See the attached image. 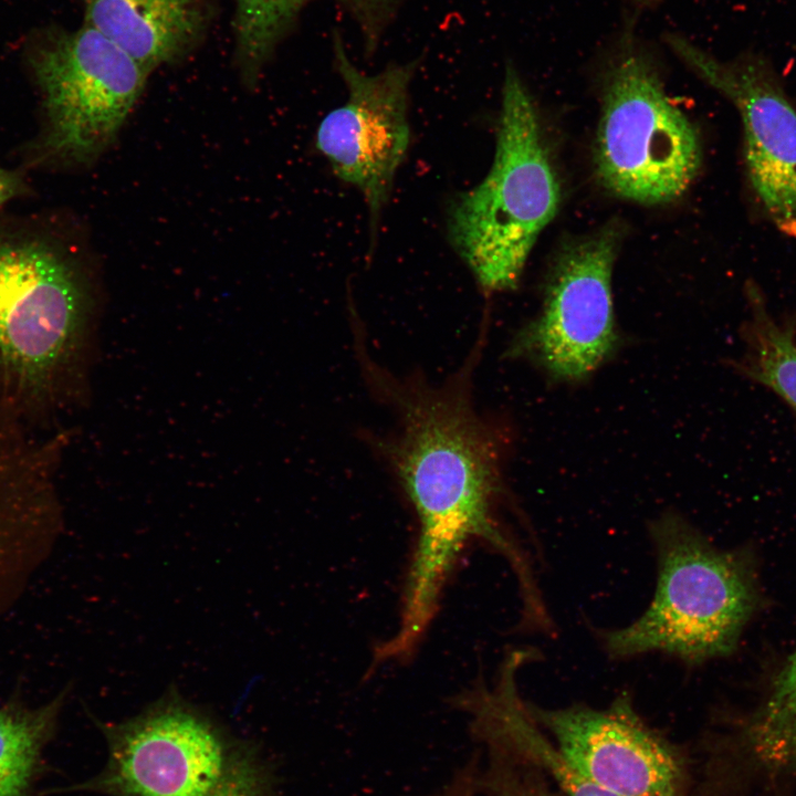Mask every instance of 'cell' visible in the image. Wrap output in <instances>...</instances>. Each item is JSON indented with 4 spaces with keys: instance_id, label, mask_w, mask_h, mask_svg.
I'll list each match as a JSON object with an SVG mask.
<instances>
[{
    "instance_id": "cell-1",
    "label": "cell",
    "mask_w": 796,
    "mask_h": 796,
    "mask_svg": "<svg viewBox=\"0 0 796 796\" xmlns=\"http://www.w3.org/2000/svg\"><path fill=\"white\" fill-rule=\"evenodd\" d=\"M363 376L376 398L396 416L392 433L373 440L412 505L419 532L402 595L400 624L428 630L459 556L481 540L512 565L521 585L535 578L522 548L503 530V441L474 409L471 377L480 345L441 385L418 376L397 377L367 353L363 329L353 324Z\"/></svg>"
},
{
    "instance_id": "cell-2",
    "label": "cell",
    "mask_w": 796,
    "mask_h": 796,
    "mask_svg": "<svg viewBox=\"0 0 796 796\" xmlns=\"http://www.w3.org/2000/svg\"><path fill=\"white\" fill-rule=\"evenodd\" d=\"M105 767L67 788L106 796H281L256 745L169 689L133 718L96 721Z\"/></svg>"
},
{
    "instance_id": "cell-3",
    "label": "cell",
    "mask_w": 796,
    "mask_h": 796,
    "mask_svg": "<svg viewBox=\"0 0 796 796\" xmlns=\"http://www.w3.org/2000/svg\"><path fill=\"white\" fill-rule=\"evenodd\" d=\"M86 284L57 251L0 240V418L83 383L94 327Z\"/></svg>"
},
{
    "instance_id": "cell-4",
    "label": "cell",
    "mask_w": 796,
    "mask_h": 796,
    "mask_svg": "<svg viewBox=\"0 0 796 796\" xmlns=\"http://www.w3.org/2000/svg\"><path fill=\"white\" fill-rule=\"evenodd\" d=\"M559 202L561 186L535 105L507 65L491 169L454 199L448 217L449 240L482 292L490 295L516 286Z\"/></svg>"
},
{
    "instance_id": "cell-5",
    "label": "cell",
    "mask_w": 796,
    "mask_h": 796,
    "mask_svg": "<svg viewBox=\"0 0 796 796\" xmlns=\"http://www.w3.org/2000/svg\"><path fill=\"white\" fill-rule=\"evenodd\" d=\"M657 584L643 614L601 632L606 653L625 659L662 652L693 666L733 651L756 605L752 574L675 512L650 523Z\"/></svg>"
},
{
    "instance_id": "cell-6",
    "label": "cell",
    "mask_w": 796,
    "mask_h": 796,
    "mask_svg": "<svg viewBox=\"0 0 796 796\" xmlns=\"http://www.w3.org/2000/svg\"><path fill=\"white\" fill-rule=\"evenodd\" d=\"M594 158L604 187L645 205L682 196L701 165L695 127L668 97L653 62L627 35L605 75Z\"/></svg>"
},
{
    "instance_id": "cell-7",
    "label": "cell",
    "mask_w": 796,
    "mask_h": 796,
    "mask_svg": "<svg viewBox=\"0 0 796 796\" xmlns=\"http://www.w3.org/2000/svg\"><path fill=\"white\" fill-rule=\"evenodd\" d=\"M30 44L48 116L45 150L69 164L96 159L116 140L148 73L86 23L44 29Z\"/></svg>"
},
{
    "instance_id": "cell-8",
    "label": "cell",
    "mask_w": 796,
    "mask_h": 796,
    "mask_svg": "<svg viewBox=\"0 0 796 796\" xmlns=\"http://www.w3.org/2000/svg\"><path fill=\"white\" fill-rule=\"evenodd\" d=\"M618 229L580 239L557 258L538 314L510 342L505 357L534 364L551 380L579 383L617 352L611 277Z\"/></svg>"
},
{
    "instance_id": "cell-9",
    "label": "cell",
    "mask_w": 796,
    "mask_h": 796,
    "mask_svg": "<svg viewBox=\"0 0 796 796\" xmlns=\"http://www.w3.org/2000/svg\"><path fill=\"white\" fill-rule=\"evenodd\" d=\"M528 710L563 755L617 796H692L690 760L681 745L650 726L624 692L608 706L575 703Z\"/></svg>"
},
{
    "instance_id": "cell-10",
    "label": "cell",
    "mask_w": 796,
    "mask_h": 796,
    "mask_svg": "<svg viewBox=\"0 0 796 796\" xmlns=\"http://www.w3.org/2000/svg\"><path fill=\"white\" fill-rule=\"evenodd\" d=\"M667 43L737 111L752 188L776 229L796 238V107L772 64L756 52L721 60L677 34Z\"/></svg>"
},
{
    "instance_id": "cell-11",
    "label": "cell",
    "mask_w": 796,
    "mask_h": 796,
    "mask_svg": "<svg viewBox=\"0 0 796 796\" xmlns=\"http://www.w3.org/2000/svg\"><path fill=\"white\" fill-rule=\"evenodd\" d=\"M334 53L348 97L321 122L316 147L334 174L362 192L374 233L408 151V95L417 63L391 64L369 75L350 62L336 38Z\"/></svg>"
},
{
    "instance_id": "cell-12",
    "label": "cell",
    "mask_w": 796,
    "mask_h": 796,
    "mask_svg": "<svg viewBox=\"0 0 796 796\" xmlns=\"http://www.w3.org/2000/svg\"><path fill=\"white\" fill-rule=\"evenodd\" d=\"M535 656L532 649L507 653L492 682L476 681L451 700L452 706L468 716L469 732L482 747L503 750L533 763L565 796H617L579 772L531 714L519 692L516 674Z\"/></svg>"
},
{
    "instance_id": "cell-13",
    "label": "cell",
    "mask_w": 796,
    "mask_h": 796,
    "mask_svg": "<svg viewBox=\"0 0 796 796\" xmlns=\"http://www.w3.org/2000/svg\"><path fill=\"white\" fill-rule=\"evenodd\" d=\"M85 23L129 54L148 74L181 60L206 24L198 0H82Z\"/></svg>"
},
{
    "instance_id": "cell-14",
    "label": "cell",
    "mask_w": 796,
    "mask_h": 796,
    "mask_svg": "<svg viewBox=\"0 0 796 796\" xmlns=\"http://www.w3.org/2000/svg\"><path fill=\"white\" fill-rule=\"evenodd\" d=\"M746 292L751 316L743 328L746 349L740 363L741 369L796 410V342L793 328L776 323L754 284H748Z\"/></svg>"
},
{
    "instance_id": "cell-15",
    "label": "cell",
    "mask_w": 796,
    "mask_h": 796,
    "mask_svg": "<svg viewBox=\"0 0 796 796\" xmlns=\"http://www.w3.org/2000/svg\"><path fill=\"white\" fill-rule=\"evenodd\" d=\"M64 700L65 691L35 709L0 708V796H25Z\"/></svg>"
},
{
    "instance_id": "cell-16",
    "label": "cell",
    "mask_w": 796,
    "mask_h": 796,
    "mask_svg": "<svg viewBox=\"0 0 796 796\" xmlns=\"http://www.w3.org/2000/svg\"><path fill=\"white\" fill-rule=\"evenodd\" d=\"M747 737L763 763L796 766V649L774 678L750 723Z\"/></svg>"
},
{
    "instance_id": "cell-17",
    "label": "cell",
    "mask_w": 796,
    "mask_h": 796,
    "mask_svg": "<svg viewBox=\"0 0 796 796\" xmlns=\"http://www.w3.org/2000/svg\"><path fill=\"white\" fill-rule=\"evenodd\" d=\"M310 0H235L238 64L247 85L255 83L275 44Z\"/></svg>"
},
{
    "instance_id": "cell-18",
    "label": "cell",
    "mask_w": 796,
    "mask_h": 796,
    "mask_svg": "<svg viewBox=\"0 0 796 796\" xmlns=\"http://www.w3.org/2000/svg\"><path fill=\"white\" fill-rule=\"evenodd\" d=\"M476 783L482 796H565L533 763L506 751L484 747Z\"/></svg>"
},
{
    "instance_id": "cell-19",
    "label": "cell",
    "mask_w": 796,
    "mask_h": 796,
    "mask_svg": "<svg viewBox=\"0 0 796 796\" xmlns=\"http://www.w3.org/2000/svg\"><path fill=\"white\" fill-rule=\"evenodd\" d=\"M481 758V751L474 752L441 788L417 796H479L476 777Z\"/></svg>"
},
{
    "instance_id": "cell-20",
    "label": "cell",
    "mask_w": 796,
    "mask_h": 796,
    "mask_svg": "<svg viewBox=\"0 0 796 796\" xmlns=\"http://www.w3.org/2000/svg\"><path fill=\"white\" fill-rule=\"evenodd\" d=\"M352 7L363 19H370L373 14L378 13L394 0H341Z\"/></svg>"
},
{
    "instance_id": "cell-21",
    "label": "cell",
    "mask_w": 796,
    "mask_h": 796,
    "mask_svg": "<svg viewBox=\"0 0 796 796\" xmlns=\"http://www.w3.org/2000/svg\"><path fill=\"white\" fill-rule=\"evenodd\" d=\"M21 187L15 175L0 168V205L18 195Z\"/></svg>"
},
{
    "instance_id": "cell-22",
    "label": "cell",
    "mask_w": 796,
    "mask_h": 796,
    "mask_svg": "<svg viewBox=\"0 0 796 796\" xmlns=\"http://www.w3.org/2000/svg\"><path fill=\"white\" fill-rule=\"evenodd\" d=\"M629 1H631L636 4H639V6H649V4L656 3L659 0H629Z\"/></svg>"
}]
</instances>
